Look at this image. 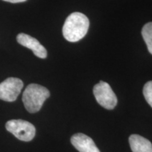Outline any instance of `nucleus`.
Returning a JSON list of instances; mask_svg holds the SVG:
<instances>
[{
	"label": "nucleus",
	"mask_w": 152,
	"mask_h": 152,
	"mask_svg": "<svg viewBox=\"0 0 152 152\" xmlns=\"http://www.w3.org/2000/svg\"><path fill=\"white\" fill-rule=\"evenodd\" d=\"M90 20L82 13L74 12L67 17L63 26V35L66 40L76 42L86 35Z\"/></svg>",
	"instance_id": "obj_1"
},
{
	"label": "nucleus",
	"mask_w": 152,
	"mask_h": 152,
	"mask_svg": "<svg viewBox=\"0 0 152 152\" xmlns=\"http://www.w3.org/2000/svg\"><path fill=\"white\" fill-rule=\"evenodd\" d=\"M50 96L46 87L37 84L28 85L23 93L22 100L25 108L29 113H37L41 109L44 102Z\"/></svg>",
	"instance_id": "obj_2"
},
{
	"label": "nucleus",
	"mask_w": 152,
	"mask_h": 152,
	"mask_svg": "<svg viewBox=\"0 0 152 152\" xmlns=\"http://www.w3.org/2000/svg\"><path fill=\"white\" fill-rule=\"evenodd\" d=\"M5 126L7 131L21 141L30 142L35 136V126L23 120H11L6 123Z\"/></svg>",
	"instance_id": "obj_3"
},
{
	"label": "nucleus",
	"mask_w": 152,
	"mask_h": 152,
	"mask_svg": "<svg viewBox=\"0 0 152 152\" xmlns=\"http://www.w3.org/2000/svg\"><path fill=\"white\" fill-rule=\"evenodd\" d=\"M93 93L96 102L104 109L112 110L116 106L118 99L116 95L107 83L100 81L95 85L93 88Z\"/></svg>",
	"instance_id": "obj_4"
},
{
	"label": "nucleus",
	"mask_w": 152,
	"mask_h": 152,
	"mask_svg": "<svg viewBox=\"0 0 152 152\" xmlns=\"http://www.w3.org/2000/svg\"><path fill=\"white\" fill-rule=\"evenodd\" d=\"M23 87V83L17 77H9L0 83V99L14 102Z\"/></svg>",
	"instance_id": "obj_5"
},
{
	"label": "nucleus",
	"mask_w": 152,
	"mask_h": 152,
	"mask_svg": "<svg viewBox=\"0 0 152 152\" xmlns=\"http://www.w3.org/2000/svg\"><path fill=\"white\" fill-rule=\"evenodd\" d=\"M17 42L22 46L31 49L36 56L40 58H45L47 56V52L37 39L25 33H20L16 37Z\"/></svg>",
	"instance_id": "obj_6"
},
{
	"label": "nucleus",
	"mask_w": 152,
	"mask_h": 152,
	"mask_svg": "<svg viewBox=\"0 0 152 152\" xmlns=\"http://www.w3.org/2000/svg\"><path fill=\"white\" fill-rule=\"evenodd\" d=\"M71 142L79 152H100L92 139L83 133L73 134Z\"/></svg>",
	"instance_id": "obj_7"
},
{
	"label": "nucleus",
	"mask_w": 152,
	"mask_h": 152,
	"mask_svg": "<svg viewBox=\"0 0 152 152\" xmlns=\"http://www.w3.org/2000/svg\"><path fill=\"white\" fill-rule=\"evenodd\" d=\"M129 143L132 152H152L151 142L139 134L130 135Z\"/></svg>",
	"instance_id": "obj_8"
},
{
	"label": "nucleus",
	"mask_w": 152,
	"mask_h": 152,
	"mask_svg": "<svg viewBox=\"0 0 152 152\" xmlns=\"http://www.w3.org/2000/svg\"><path fill=\"white\" fill-rule=\"evenodd\" d=\"M142 35L147 46L148 51L152 54V22L144 25L142 30Z\"/></svg>",
	"instance_id": "obj_9"
},
{
	"label": "nucleus",
	"mask_w": 152,
	"mask_h": 152,
	"mask_svg": "<svg viewBox=\"0 0 152 152\" xmlns=\"http://www.w3.org/2000/svg\"><path fill=\"white\" fill-rule=\"evenodd\" d=\"M143 94L147 103L152 108V81H149L144 85L143 88Z\"/></svg>",
	"instance_id": "obj_10"
},
{
	"label": "nucleus",
	"mask_w": 152,
	"mask_h": 152,
	"mask_svg": "<svg viewBox=\"0 0 152 152\" xmlns=\"http://www.w3.org/2000/svg\"><path fill=\"white\" fill-rule=\"evenodd\" d=\"M3 1H7V2H10V3H20V2H24V1H27V0H3Z\"/></svg>",
	"instance_id": "obj_11"
}]
</instances>
